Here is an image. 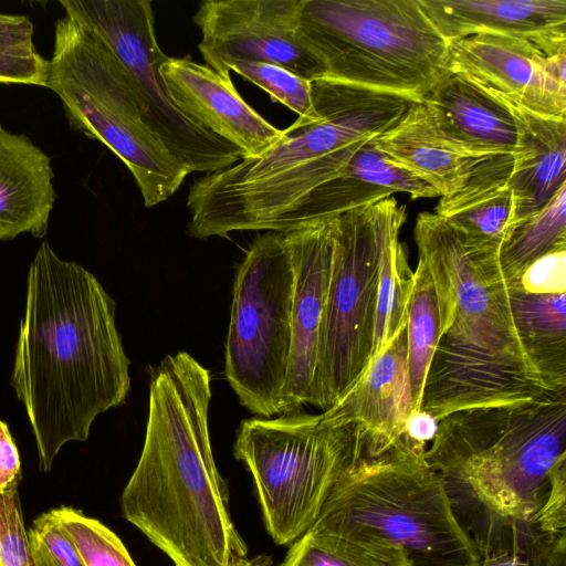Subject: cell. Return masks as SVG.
<instances>
[{
  "label": "cell",
  "mask_w": 566,
  "mask_h": 566,
  "mask_svg": "<svg viewBox=\"0 0 566 566\" xmlns=\"http://www.w3.org/2000/svg\"><path fill=\"white\" fill-rule=\"evenodd\" d=\"M115 311L93 273L41 243L28 272L10 384L29 418L42 472L66 443L86 441L95 419L129 392L130 361Z\"/></svg>",
  "instance_id": "1"
},
{
  "label": "cell",
  "mask_w": 566,
  "mask_h": 566,
  "mask_svg": "<svg viewBox=\"0 0 566 566\" xmlns=\"http://www.w3.org/2000/svg\"><path fill=\"white\" fill-rule=\"evenodd\" d=\"M210 380L186 352L155 368L142 454L120 497L123 516L176 566H239L248 554L212 454Z\"/></svg>",
  "instance_id": "2"
},
{
  "label": "cell",
  "mask_w": 566,
  "mask_h": 566,
  "mask_svg": "<svg viewBox=\"0 0 566 566\" xmlns=\"http://www.w3.org/2000/svg\"><path fill=\"white\" fill-rule=\"evenodd\" d=\"M565 443L566 390L438 421L424 460L481 558L514 547L530 553L548 474L566 454Z\"/></svg>",
  "instance_id": "3"
},
{
  "label": "cell",
  "mask_w": 566,
  "mask_h": 566,
  "mask_svg": "<svg viewBox=\"0 0 566 566\" xmlns=\"http://www.w3.org/2000/svg\"><path fill=\"white\" fill-rule=\"evenodd\" d=\"M413 235L432 274L442 322L420 410L439 421L463 409L557 392L522 348L499 250L474 243L434 212L418 216Z\"/></svg>",
  "instance_id": "4"
},
{
  "label": "cell",
  "mask_w": 566,
  "mask_h": 566,
  "mask_svg": "<svg viewBox=\"0 0 566 566\" xmlns=\"http://www.w3.org/2000/svg\"><path fill=\"white\" fill-rule=\"evenodd\" d=\"M316 116L298 118L263 154L197 179L187 197L188 232L197 239L237 231H274L312 190L337 176L368 142L392 128L411 97L319 78Z\"/></svg>",
  "instance_id": "5"
},
{
  "label": "cell",
  "mask_w": 566,
  "mask_h": 566,
  "mask_svg": "<svg viewBox=\"0 0 566 566\" xmlns=\"http://www.w3.org/2000/svg\"><path fill=\"white\" fill-rule=\"evenodd\" d=\"M424 452L403 439L382 457L357 462L334 485L306 533L398 552L410 566H479L480 553Z\"/></svg>",
  "instance_id": "6"
},
{
  "label": "cell",
  "mask_w": 566,
  "mask_h": 566,
  "mask_svg": "<svg viewBox=\"0 0 566 566\" xmlns=\"http://www.w3.org/2000/svg\"><path fill=\"white\" fill-rule=\"evenodd\" d=\"M297 40L325 78L421 101L451 73L419 0H303Z\"/></svg>",
  "instance_id": "7"
},
{
  "label": "cell",
  "mask_w": 566,
  "mask_h": 566,
  "mask_svg": "<svg viewBox=\"0 0 566 566\" xmlns=\"http://www.w3.org/2000/svg\"><path fill=\"white\" fill-rule=\"evenodd\" d=\"M55 22L46 87L70 125L127 167L146 208L169 199L191 174L151 130L133 82L106 43L76 14Z\"/></svg>",
  "instance_id": "8"
},
{
  "label": "cell",
  "mask_w": 566,
  "mask_h": 566,
  "mask_svg": "<svg viewBox=\"0 0 566 566\" xmlns=\"http://www.w3.org/2000/svg\"><path fill=\"white\" fill-rule=\"evenodd\" d=\"M367 432L327 409L243 420L234 457L251 472L268 533L292 544L317 520L338 480L365 459Z\"/></svg>",
  "instance_id": "9"
},
{
  "label": "cell",
  "mask_w": 566,
  "mask_h": 566,
  "mask_svg": "<svg viewBox=\"0 0 566 566\" xmlns=\"http://www.w3.org/2000/svg\"><path fill=\"white\" fill-rule=\"evenodd\" d=\"M406 219V205L392 196L333 216V268L312 403L323 411L337 405L370 365L382 259Z\"/></svg>",
  "instance_id": "10"
},
{
  "label": "cell",
  "mask_w": 566,
  "mask_h": 566,
  "mask_svg": "<svg viewBox=\"0 0 566 566\" xmlns=\"http://www.w3.org/2000/svg\"><path fill=\"white\" fill-rule=\"evenodd\" d=\"M294 274L281 232L251 243L235 276L224 374L241 405L261 418L283 412L292 343Z\"/></svg>",
  "instance_id": "11"
},
{
  "label": "cell",
  "mask_w": 566,
  "mask_h": 566,
  "mask_svg": "<svg viewBox=\"0 0 566 566\" xmlns=\"http://www.w3.org/2000/svg\"><path fill=\"white\" fill-rule=\"evenodd\" d=\"M112 50L128 73L146 123L190 172H214L243 158L237 147L184 113L161 74L160 49L149 0H62Z\"/></svg>",
  "instance_id": "12"
},
{
  "label": "cell",
  "mask_w": 566,
  "mask_h": 566,
  "mask_svg": "<svg viewBox=\"0 0 566 566\" xmlns=\"http://www.w3.org/2000/svg\"><path fill=\"white\" fill-rule=\"evenodd\" d=\"M303 0H206L193 14L202 59L220 75L240 61L273 63L311 82L321 63L297 40Z\"/></svg>",
  "instance_id": "13"
},
{
  "label": "cell",
  "mask_w": 566,
  "mask_h": 566,
  "mask_svg": "<svg viewBox=\"0 0 566 566\" xmlns=\"http://www.w3.org/2000/svg\"><path fill=\"white\" fill-rule=\"evenodd\" d=\"M450 71L532 113L566 117V53L547 56L530 41L480 32L449 42Z\"/></svg>",
  "instance_id": "14"
},
{
  "label": "cell",
  "mask_w": 566,
  "mask_h": 566,
  "mask_svg": "<svg viewBox=\"0 0 566 566\" xmlns=\"http://www.w3.org/2000/svg\"><path fill=\"white\" fill-rule=\"evenodd\" d=\"M293 274L292 343L282 415L313 403L318 334L334 255L333 217L300 223L283 232Z\"/></svg>",
  "instance_id": "15"
},
{
  "label": "cell",
  "mask_w": 566,
  "mask_h": 566,
  "mask_svg": "<svg viewBox=\"0 0 566 566\" xmlns=\"http://www.w3.org/2000/svg\"><path fill=\"white\" fill-rule=\"evenodd\" d=\"M160 70L177 106L237 147L243 158L263 154L282 138L283 129L243 99L230 75H220L189 57L168 56Z\"/></svg>",
  "instance_id": "16"
},
{
  "label": "cell",
  "mask_w": 566,
  "mask_h": 566,
  "mask_svg": "<svg viewBox=\"0 0 566 566\" xmlns=\"http://www.w3.org/2000/svg\"><path fill=\"white\" fill-rule=\"evenodd\" d=\"M420 102L454 151L473 158L517 151L518 128L507 102L470 77L451 72Z\"/></svg>",
  "instance_id": "17"
},
{
  "label": "cell",
  "mask_w": 566,
  "mask_h": 566,
  "mask_svg": "<svg viewBox=\"0 0 566 566\" xmlns=\"http://www.w3.org/2000/svg\"><path fill=\"white\" fill-rule=\"evenodd\" d=\"M447 42L489 32L525 39L547 56L566 53V0H419Z\"/></svg>",
  "instance_id": "18"
},
{
  "label": "cell",
  "mask_w": 566,
  "mask_h": 566,
  "mask_svg": "<svg viewBox=\"0 0 566 566\" xmlns=\"http://www.w3.org/2000/svg\"><path fill=\"white\" fill-rule=\"evenodd\" d=\"M407 364L406 323L370 363L357 385L329 408L337 416L365 428V459L382 457L403 440L406 420L412 411Z\"/></svg>",
  "instance_id": "19"
},
{
  "label": "cell",
  "mask_w": 566,
  "mask_h": 566,
  "mask_svg": "<svg viewBox=\"0 0 566 566\" xmlns=\"http://www.w3.org/2000/svg\"><path fill=\"white\" fill-rule=\"evenodd\" d=\"M395 192H406L410 199L440 197L432 187L389 161L368 142L337 176L316 187L285 213L274 231L283 232L300 223L342 214Z\"/></svg>",
  "instance_id": "20"
},
{
  "label": "cell",
  "mask_w": 566,
  "mask_h": 566,
  "mask_svg": "<svg viewBox=\"0 0 566 566\" xmlns=\"http://www.w3.org/2000/svg\"><path fill=\"white\" fill-rule=\"evenodd\" d=\"M49 156L0 124V240L46 234L56 199Z\"/></svg>",
  "instance_id": "21"
},
{
  "label": "cell",
  "mask_w": 566,
  "mask_h": 566,
  "mask_svg": "<svg viewBox=\"0 0 566 566\" xmlns=\"http://www.w3.org/2000/svg\"><path fill=\"white\" fill-rule=\"evenodd\" d=\"M503 98L518 128L509 180L513 197L511 228L544 208L566 186V117L538 115Z\"/></svg>",
  "instance_id": "22"
},
{
  "label": "cell",
  "mask_w": 566,
  "mask_h": 566,
  "mask_svg": "<svg viewBox=\"0 0 566 566\" xmlns=\"http://www.w3.org/2000/svg\"><path fill=\"white\" fill-rule=\"evenodd\" d=\"M513 161L510 154L482 158L457 191L440 197L434 213L474 243L500 251L512 221Z\"/></svg>",
  "instance_id": "23"
},
{
  "label": "cell",
  "mask_w": 566,
  "mask_h": 566,
  "mask_svg": "<svg viewBox=\"0 0 566 566\" xmlns=\"http://www.w3.org/2000/svg\"><path fill=\"white\" fill-rule=\"evenodd\" d=\"M370 143L389 161L428 184L440 197L457 191L484 158L467 157L451 149L421 102Z\"/></svg>",
  "instance_id": "24"
},
{
  "label": "cell",
  "mask_w": 566,
  "mask_h": 566,
  "mask_svg": "<svg viewBox=\"0 0 566 566\" xmlns=\"http://www.w3.org/2000/svg\"><path fill=\"white\" fill-rule=\"evenodd\" d=\"M507 285L514 325L526 357L548 389L566 390V293H531L514 282Z\"/></svg>",
  "instance_id": "25"
},
{
  "label": "cell",
  "mask_w": 566,
  "mask_h": 566,
  "mask_svg": "<svg viewBox=\"0 0 566 566\" xmlns=\"http://www.w3.org/2000/svg\"><path fill=\"white\" fill-rule=\"evenodd\" d=\"M560 249H566V186L509 229L499 251L502 273L507 282H516L533 263Z\"/></svg>",
  "instance_id": "26"
},
{
  "label": "cell",
  "mask_w": 566,
  "mask_h": 566,
  "mask_svg": "<svg viewBox=\"0 0 566 566\" xmlns=\"http://www.w3.org/2000/svg\"><path fill=\"white\" fill-rule=\"evenodd\" d=\"M407 333V375L412 411H420L427 374L442 336V322L436 285L427 263L421 259H418V265L413 272Z\"/></svg>",
  "instance_id": "27"
},
{
  "label": "cell",
  "mask_w": 566,
  "mask_h": 566,
  "mask_svg": "<svg viewBox=\"0 0 566 566\" xmlns=\"http://www.w3.org/2000/svg\"><path fill=\"white\" fill-rule=\"evenodd\" d=\"M412 287L413 271L408 262L406 247L398 237L389 243L382 259L371 361L407 323Z\"/></svg>",
  "instance_id": "28"
},
{
  "label": "cell",
  "mask_w": 566,
  "mask_h": 566,
  "mask_svg": "<svg viewBox=\"0 0 566 566\" xmlns=\"http://www.w3.org/2000/svg\"><path fill=\"white\" fill-rule=\"evenodd\" d=\"M33 33L29 17L0 13V83L46 87L49 60L38 52Z\"/></svg>",
  "instance_id": "29"
},
{
  "label": "cell",
  "mask_w": 566,
  "mask_h": 566,
  "mask_svg": "<svg viewBox=\"0 0 566 566\" xmlns=\"http://www.w3.org/2000/svg\"><path fill=\"white\" fill-rule=\"evenodd\" d=\"M280 566H410L398 552L370 551L307 533L294 541Z\"/></svg>",
  "instance_id": "30"
},
{
  "label": "cell",
  "mask_w": 566,
  "mask_h": 566,
  "mask_svg": "<svg viewBox=\"0 0 566 566\" xmlns=\"http://www.w3.org/2000/svg\"><path fill=\"white\" fill-rule=\"evenodd\" d=\"M53 512L86 566H136L120 538L98 520L70 506Z\"/></svg>",
  "instance_id": "31"
},
{
  "label": "cell",
  "mask_w": 566,
  "mask_h": 566,
  "mask_svg": "<svg viewBox=\"0 0 566 566\" xmlns=\"http://www.w3.org/2000/svg\"><path fill=\"white\" fill-rule=\"evenodd\" d=\"M231 71L261 87L273 101L296 113L298 118L312 119L316 116L311 81L266 62L240 61L232 65Z\"/></svg>",
  "instance_id": "32"
},
{
  "label": "cell",
  "mask_w": 566,
  "mask_h": 566,
  "mask_svg": "<svg viewBox=\"0 0 566 566\" xmlns=\"http://www.w3.org/2000/svg\"><path fill=\"white\" fill-rule=\"evenodd\" d=\"M27 539L31 566H86L53 510L33 520Z\"/></svg>",
  "instance_id": "33"
},
{
  "label": "cell",
  "mask_w": 566,
  "mask_h": 566,
  "mask_svg": "<svg viewBox=\"0 0 566 566\" xmlns=\"http://www.w3.org/2000/svg\"><path fill=\"white\" fill-rule=\"evenodd\" d=\"M18 486L15 483L0 494L1 566H31Z\"/></svg>",
  "instance_id": "34"
},
{
  "label": "cell",
  "mask_w": 566,
  "mask_h": 566,
  "mask_svg": "<svg viewBox=\"0 0 566 566\" xmlns=\"http://www.w3.org/2000/svg\"><path fill=\"white\" fill-rule=\"evenodd\" d=\"M536 532L542 537L566 534V454L553 465L548 474V491L536 516Z\"/></svg>",
  "instance_id": "35"
},
{
  "label": "cell",
  "mask_w": 566,
  "mask_h": 566,
  "mask_svg": "<svg viewBox=\"0 0 566 566\" xmlns=\"http://www.w3.org/2000/svg\"><path fill=\"white\" fill-rule=\"evenodd\" d=\"M514 283L531 293H566V249L541 258Z\"/></svg>",
  "instance_id": "36"
},
{
  "label": "cell",
  "mask_w": 566,
  "mask_h": 566,
  "mask_svg": "<svg viewBox=\"0 0 566 566\" xmlns=\"http://www.w3.org/2000/svg\"><path fill=\"white\" fill-rule=\"evenodd\" d=\"M21 462L18 448L4 421L0 419V494L19 483Z\"/></svg>",
  "instance_id": "37"
},
{
  "label": "cell",
  "mask_w": 566,
  "mask_h": 566,
  "mask_svg": "<svg viewBox=\"0 0 566 566\" xmlns=\"http://www.w3.org/2000/svg\"><path fill=\"white\" fill-rule=\"evenodd\" d=\"M532 566H566V534L537 537L530 551Z\"/></svg>",
  "instance_id": "38"
},
{
  "label": "cell",
  "mask_w": 566,
  "mask_h": 566,
  "mask_svg": "<svg viewBox=\"0 0 566 566\" xmlns=\"http://www.w3.org/2000/svg\"><path fill=\"white\" fill-rule=\"evenodd\" d=\"M438 421L426 411H412L405 424L403 436L412 443L426 448L437 432Z\"/></svg>",
  "instance_id": "39"
},
{
  "label": "cell",
  "mask_w": 566,
  "mask_h": 566,
  "mask_svg": "<svg viewBox=\"0 0 566 566\" xmlns=\"http://www.w3.org/2000/svg\"><path fill=\"white\" fill-rule=\"evenodd\" d=\"M479 566H532V564L530 553L513 548L482 557Z\"/></svg>",
  "instance_id": "40"
},
{
  "label": "cell",
  "mask_w": 566,
  "mask_h": 566,
  "mask_svg": "<svg viewBox=\"0 0 566 566\" xmlns=\"http://www.w3.org/2000/svg\"><path fill=\"white\" fill-rule=\"evenodd\" d=\"M272 560L268 556H256L251 559H245L243 563H241L239 566H271Z\"/></svg>",
  "instance_id": "41"
},
{
  "label": "cell",
  "mask_w": 566,
  "mask_h": 566,
  "mask_svg": "<svg viewBox=\"0 0 566 566\" xmlns=\"http://www.w3.org/2000/svg\"><path fill=\"white\" fill-rule=\"evenodd\" d=\"M0 566H1V562H0Z\"/></svg>",
  "instance_id": "42"
}]
</instances>
